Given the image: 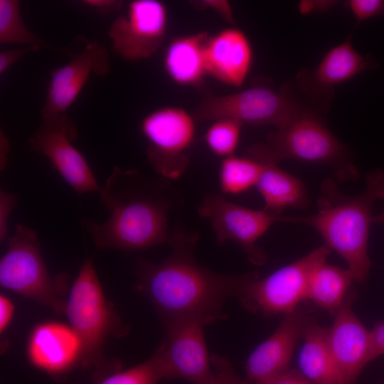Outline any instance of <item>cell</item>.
<instances>
[{"instance_id": "cell-1", "label": "cell", "mask_w": 384, "mask_h": 384, "mask_svg": "<svg viewBox=\"0 0 384 384\" xmlns=\"http://www.w3.org/2000/svg\"><path fill=\"white\" fill-rule=\"evenodd\" d=\"M198 233L180 225L170 233L172 252L160 263L139 259L136 263L137 289L151 301L163 322L201 316L214 321L225 319L223 303L236 296L245 277L225 275L199 265L194 257Z\"/></svg>"}, {"instance_id": "cell-2", "label": "cell", "mask_w": 384, "mask_h": 384, "mask_svg": "<svg viewBox=\"0 0 384 384\" xmlns=\"http://www.w3.org/2000/svg\"><path fill=\"white\" fill-rule=\"evenodd\" d=\"M98 193L109 218L82 220L97 249L140 250L169 242L167 215L182 203L169 180L117 166Z\"/></svg>"}, {"instance_id": "cell-3", "label": "cell", "mask_w": 384, "mask_h": 384, "mask_svg": "<svg viewBox=\"0 0 384 384\" xmlns=\"http://www.w3.org/2000/svg\"><path fill=\"white\" fill-rule=\"evenodd\" d=\"M366 183L361 193L348 196L340 191L334 180L326 179L314 215L284 218V223L306 225L316 230L324 244L345 260L354 281L361 284L368 279L371 267L368 254L369 232L374 203L384 200V170H370Z\"/></svg>"}, {"instance_id": "cell-4", "label": "cell", "mask_w": 384, "mask_h": 384, "mask_svg": "<svg viewBox=\"0 0 384 384\" xmlns=\"http://www.w3.org/2000/svg\"><path fill=\"white\" fill-rule=\"evenodd\" d=\"M64 314L81 341V365L93 369L95 381L119 370L118 363L106 361L103 349L108 336H122L128 328L106 300L92 257L84 260L69 290Z\"/></svg>"}, {"instance_id": "cell-5", "label": "cell", "mask_w": 384, "mask_h": 384, "mask_svg": "<svg viewBox=\"0 0 384 384\" xmlns=\"http://www.w3.org/2000/svg\"><path fill=\"white\" fill-rule=\"evenodd\" d=\"M258 158L278 164L293 159L331 167L342 180L358 176L346 146L327 127L317 111L304 106L267 136V143L249 148Z\"/></svg>"}, {"instance_id": "cell-6", "label": "cell", "mask_w": 384, "mask_h": 384, "mask_svg": "<svg viewBox=\"0 0 384 384\" xmlns=\"http://www.w3.org/2000/svg\"><path fill=\"white\" fill-rule=\"evenodd\" d=\"M0 285L57 314H64L68 277L65 274L50 277L37 234L29 227L18 225L9 239L7 250L0 260Z\"/></svg>"}, {"instance_id": "cell-7", "label": "cell", "mask_w": 384, "mask_h": 384, "mask_svg": "<svg viewBox=\"0 0 384 384\" xmlns=\"http://www.w3.org/2000/svg\"><path fill=\"white\" fill-rule=\"evenodd\" d=\"M331 250L325 244L302 258L260 278L256 273L245 274L236 296L243 307L262 315H287L307 299L308 286L315 268L326 259Z\"/></svg>"}, {"instance_id": "cell-8", "label": "cell", "mask_w": 384, "mask_h": 384, "mask_svg": "<svg viewBox=\"0 0 384 384\" xmlns=\"http://www.w3.org/2000/svg\"><path fill=\"white\" fill-rule=\"evenodd\" d=\"M304 106L288 86L277 90L270 83L257 82L234 93L207 94L192 114L196 122L231 119L242 125L270 124L278 128Z\"/></svg>"}, {"instance_id": "cell-9", "label": "cell", "mask_w": 384, "mask_h": 384, "mask_svg": "<svg viewBox=\"0 0 384 384\" xmlns=\"http://www.w3.org/2000/svg\"><path fill=\"white\" fill-rule=\"evenodd\" d=\"M196 122L192 114L173 106L157 108L142 119L140 130L148 143L147 159L163 178L178 179L186 170Z\"/></svg>"}, {"instance_id": "cell-10", "label": "cell", "mask_w": 384, "mask_h": 384, "mask_svg": "<svg viewBox=\"0 0 384 384\" xmlns=\"http://www.w3.org/2000/svg\"><path fill=\"white\" fill-rule=\"evenodd\" d=\"M197 211L210 223L219 245L228 241L238 244L249 262L257 266L267 260L257 240L272 225L284 223L285 216L236 204L216 193L205 195Z\"/></svg>"}, {"instance_id": "cell-11", "label": "cell", "mask_w": 384, "mask_h": 384, "mask_svg": "<svg viewBox=\"0 0 384 384\" xmlns=\"http://www.w3.org/2000/svg\"><path fill=\"white\" fill-rule=\"evenodd\" d=\"M213 319L191 316L164 322L166 338L159 350L164 379L182 378L192 384H210L213 370L204 327Z\"/></svg>"}, {"instance_id": "cell-12", "label": "cell", "mask_w": 384, "mask_h": 384, "mask_svg": "<svg viewBox=\"0 0 384 384\" xmlns=\"http://www.w3.org/2000/svg\"><path fill=\"white\" fill-rule=\"evenodd\" d=\"M78 130L67 114L43 121L29 140L31 150L43 155L79 195L99 192L95 175L73 142Z\"/></svg>"}, {"instance_id": "cell-13", "label": "cell", "mask_w": 384, "mask_h": 384, "mask_svg": "<svg viewBox=\"0 0 384 384\" xmlns=\"http://www.w3.org/2000/svg\"><path fill=\"white\" fill-rule=\"evenodd\" d=\"M169 21L166 5L159 0H134L108 29L113 50L129 61L149 58L161 47Z\"/></svg>"}, {"instance_id": "cell-14", "label": "cell", "mask_w": 384, "mask_h": 384, "mask_svg": "<svg viewBox=\"0 0 384 384\" xmlns=\"http://www.w3.org/2000/svg\"><path fill=\"white\" fill-rule=\"evenodd\" d=\"M110 70L106 48L95 40L88 41L83 48L71 54L65 65L53 70L41 114L43 121L67 114L91 73L103 76Z\"/></svg>"}, {"instance_id": "cell-15", "label": "cell", "mask_w": 384, "mask_h": 384, "mask_svg": "<svg viewBox=\"0 0 384 384\" xmlns=\"http://www.w3.org/2000/svg\"><path fill=\"white\" fill-rule=\"evenodd\" d=\"M356 296V291H349L328 329L329 343L341 384H355L362 370L370 362V331L353 310Z\"/></svg>"}, {"instance_id": "cell-16", "label": "cell", "mask_w": 384, "mask_h": 384, "mask_svg": "<svg viewBox=\"0 0 384 384\" xmlns=\"http://www.w3.org/2000/svg\"><path fill=\"white\" fill-rule=\"evenodd\" d=\"M378 66L370 55L363 56L356 51L348 36L329 50L316 68L300 71L296 86L311 100L328 102L336 86Z\"/></svg>"}, {"instance_id": "cell-17", "label": "cell", "mask_w": 384, "mask_h": 384, "mask_svg": "<svg viewBox=\"0 0 384 384\" xmlns=\"http://www.w3.org/2000/svg\"><path fill=\"white\" fill-rule=\"evenodd\" d=\"M81 341L70 325L57 321L37 324L29 336L26 355L30 363L53 379H60L82 360Z\"/></svg>"}, {"instance_id": "cell-18", "label": "cell", "mask_w": 384, "mask_h": 384, "mask_svg": "<svg viewBox=\"0 0 384 384\" xmlns=\"http://www.w3.org/2000/svg\"><path fill=\"white\" fill-rule=\"evenodd\" d=\"M305 315L299 307L284 315L272 334L248 356L245 365L247 380L259 384L289 370L297 343L302 336Z\"/></svg>"}, {"instance_id": "cell-19", "label": "cell", "mask_w": 384, "mask_h": 384, "mask_svg": "<svg viewBox=\"0 0 384 384\" xmlns=\"http://www.w3.org/2000/svg\"><path fill=\"white\" fill-rule=\"evenodd\" d=\"M208 75L225 85L241 87L252 63V43L245 32L235 27L209 36L206 46Z\"/></svg>"}, {"instance_id": "cell-20", "label": "cell", "mask_w": 384, "mask_h": 384, "mask_svg": "<svg viewBox=\"0 0 384 384\" xmlns=\"http://www.w3.org/2000/svg\"><path fill=\"white\" fill-rule=\"evenodd\" d=\"M206 31L172 38L164 50L165 73L174 83L181 86H198L208 75L206 46Z\"/></svg>"}, {"instance_id": "cell-21", "label": "cell", "mask_w": 384, "mask_h": 384, "mask_svg": "<svg viewBox=\"0 0 384 384\" xmlns=\"http://www.w3.org/2000/svg\"><path fill=\"white\" fill-rule=\"evenodd\" d=\"M298 356L300 373L313 384H341L329 343L328 329L306 314Z\"/></svg>"}, {"instance_id": "cell-22", "label": "cell", "mask_w": 384, "mask_h": 384, "mask_svg": "<svg viewBox=\"0 0 384 384\" xmlns=\"http://www.w3.org/2000/svg\"><path fill=\"white\" fill-rule=\"evenodd\" d=\"M256 159L263 164L262 171L255 186L265 201V210L282 215L287 208H302L307 206L309 198L302 181L279 168L277 163Z\"/></svg>"}, {"instance_id": "cell-23", "label": "cell", "mask_w": 384, "mask_h": 384, "mask_svg": "<svg viewBox=\"0 0 384 384\" xmlns=\"http://www.w3.org/2000/svg\"><path fill=\"white\" fill-rule=\"evenodd\" d=\"M351 272L324 261L313 271L308 286L307 299L331 314L340 309L352 283Z\"/></svg>"}, {"instance_id": "cell-24", "label": "cell", "mask_w": 384, "mask_h": 384, "mask_svg": "<svg viewBox=\"0 0 384 384\" xmlns=\"http://www.w3.org/2000/svg\"><path fill=\"white\" fill-rule=\"evenodd\" d=\"M263 169V164L245 154L223 159L219 171V185L225 194L242 193L255 186Z\"/></svg>"}, {"instance_id": "cell-25", "label": "cell", "mask_w": 384, "mask_h": 384, "mask_svg": "<svg viewBox=\"0 0 384 384\" xmlns=\"http://www.w3.org/2000/svg\"><path fill=\"white\" fill-rule=\"evenodd\" d=\"M20 3L16 0H0V43L36 46L57 52L68 53L69 50L56 46L31 32L22 19Z\"/></svg>"}, {"instance_id": "cell-26", "label": "cell", "mask_w": 384, "mask_h": 384, "mask_svg": "<svg viewBox=\"0 0 384 384\" xmlns=\"http://www.w3.org/2000/svg\"><path fill=\"white\" fill-rule=\"evenodd\" d=\"M242 126L231 119L213 121L204 136L210 151L223 159L234 155L239 144Z\"/></svg>"}, {"instance_id": "cell-27", "label": "cell", "mask_w": 384, "mask_h": 384, "mask_svg": "<svg viewBox=\"0 0 384 384\" xmlns=\"http://www.w3.org/2000/svg\"><path fill=\"white\" fill-rule=\"evenodd\" d=\"M164 378L158 349L147 361L125 370H118L97 384H157Z\"/></svg>"}, {"instance_id": "cell-28", "label": "cell", "mask_w": 384, "mask_h": 384, "mask_svg": "<svg viewBox=\"0 0 384 384\" xmlns=\"http://www.w3.org/2000/svg\"><path fill=\"white\" fill-rule=\"evenodd\" d=\"M210 363L213 376L210 384H254L239 377L227 358L212 354Z\"/></svg>"}, {"instance_id": "cell-29", "label": "cell", "mask_w": 384, "mask_h": 384, "mask_svg": "<svg viewBox=\"0 0 384 384\" xmlns=\"http://www.w3.org/2000/svg\"><path fill=\"white\" fill-rule=\"evenodd\" d=\"M345 5L353 14L356 26L368 18L384 16V0H350Z\"/></svg>"}, {"instance_id": "cell-30", "label": "cell", "mask_w": 384, "mask_h": 384, "mask_svg": "<svg viewBox=\"0 0 384 384\" xmlns=\"http://www.w3.org/2000/svg\"><path fill=\"white\" fill-rule=\"evenodd\" d=\"M16 197L4 189L0 191V240L4 241L8 233L7 220L11 211L16 206Z\"/></svg>"}, {"instance_id": "cell-31", "label": "cell", "mask_w": 384, "mask_h": 384, "mask_svg": "<svg viewBox=\"0 0 384 384\" xmlns=\"http://www.w3.org/2000/svg\"><path fill=\"white\" fill-rule=\"evenodd\" d=\"M196 7L202 9H209L220 15L231 24H234V18L231 5L224 0H203L191 1Z\"/></svg>"}, {"instance_id": "cell-32", "label": "cell", "mask_w": 384, "mask_h": 384, "mask_svg": "<svg viewBox=\"0 0 384 384\" xmlns=\"http://www.w3.org/2000/svg\"><path fill=\"white\" fill-rule=\"evenodd\" d=\"M36 46H21L19 48L2 50L0 53V75H3L14 63L26 54L38 50Z\"/></svg>"}, {"instance_id": "cell-33", "label": "cell", "mask_w": 384, "mask_h": 384, "mask_svg": "<svg viewBox=\"0 0 384 384\" xmlns=\"http://www.w3.org/2000/svg\"><path fill=\"white\" fill-rule=\"evenodd\" d=\"M370 361L381 355H384V320L377 322L370 331Z\"/></svg>"}, {"instance_id": "cell-34", "label": "cell", "mask_w": 384, "mask_h": 384, "mask_svg": "<svg viewBox=\"0 0 384 384\" xmlns=\"http://www.w3.org/2000/svg\"><path fill=\"white\" fill-rule=\"evenodd\" d=\"M259 384H313L299 371L287 370L270 377Z\"/></svg>"}, {"instance_id": "cell-35", "label": "cell", "mask_w": 384, "mask_h": 384, "mask_svg": "<svg viewBox=\"0 0 384 384\" xmlns=\"http://www.w3.org/2000/svg\"><path fill=\"white\" fill-rule=\"evenodd\" d=\"M82 4L100 14L107 15L119 10L123 5V1L116 0H84Z\"/></svg>"}, {"instance_id": "cell-36", "label": "cell", "mask_w": 384, "mask_h": 384, "mask_svg": "<svg viewBox=\"0 0 384 384\" xmlns=\"http://www.w3.org/2000/svg\"><path fill=\"white\" fill-rule=\"evenodd\" d=\"M14 314V305L5 295L0 296V333L2 334L10 324Z\"/></svg>"}, {"instance_id": "cell-37", "label": "cell", "mask_w": 384, "mask_h": 384, "mask_svg": "<svg viewBox=\"0 0 384 384\" xmlns=\"http://www.w3.org/2000/svg\"><path fill=\"white\" fill-rule=\"evenodd\" d=\"M1 146L3 151L1 152V169H4L6 162V155L9 151V142L4 134H1Z\"/></svg>"}, {"instance_id": "cell-38", "label": "cell", "mask_w": 384, "mask_h": 384, "mask_svg": "<svg viewBox=\"0 0 384 384\" xmlns=\"http://www.w3.org/2000/svg\"><path fill=\"white\" fill-rule=\"evenodd\" d=\"M373 224H379L384 225V210H383L380 213L373 215Z\"/></svg>"}]
</instances>
